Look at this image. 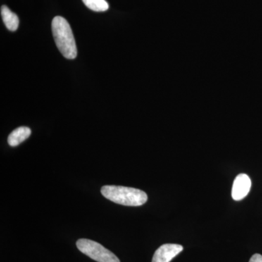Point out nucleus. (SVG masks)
<instances>
[{"label": "nucleus", "mask_w": 262, "mask_h": 262, "mask_svg": "<svg viewBox=\"0 0 262 262\" xmlns=\"http://www.w3.org/2000/svg\"><path fill=\"white\" fill-rule=\"evenodd\" d=\"M82 2L89 9L96 12L106 11L110 8L106 0H82Z\"/></svg>", "instance_id": "8"}, {"label": "nucleus", "mask_w": 262, "mask_h": 262, "mask_svg": "<svg viewBox=\"0 0 262 262\" xmlns=\"http://www.w3.org/2000/svg\"><path fill=\"white\" fill-rule=\"evenodd\" d=\"M79 251L97 262H120L116 255L102 245L89 239H80L77 241Z\"/></svg>", "instance_id": "3"}, {"label": "nucleus", "mask_w": 262, "mask_h": 262, "mask_svg": "<svg viewBox=\"0 0 262 262\" xmlns=\"http://www.w3.org/2000/svg\"><path fill=\"white\" fill-rule=\"evenodd\" d=\"M251 187V181L248 175L239 174L234 179L232 186V196L234 201H241L248 195Z\"/></svg>", "instance_id": "5"}, {"label": "nucleus", "mask_w": 262, "mask_h": 262, "mask_svg": "<svg viewBox=\"0 0 262 262\" xmlns=\"http://www.w3.org/2000/svg\"><path fill=\"white\" fill-rule=\"evenodd\" d=\"M1 15L5 27L8 30L11 32L17 30L19 25L18 15L13 13L6 5H3L1 7Z\"/></svg>", "instance_id": "7"}, {"label": "nucleus", "mask_w": 262, "mask_h": 262, "mask_svg": "<svg viewBox=\"0 0 262 262\" xmlns=\"http://www.w3.org/2000/svg\"><path fill=\"white\" fill-rule=\"evenodd\" d=\"M51 27L55 42L61 54L67 59H75L77 49L70 24L63 17L56 16L53 19Z\"/></svg>", "instance_id": "1"}, {"label": "nucleus", "mask_w": 262, "mask_h": 262, "mask_svg": "<svg viewBox=\"0 0 262 262\" xmlns=\"http://www.w3.org/2000/svg\"><path fill=\"white\" fill-rule=\"evenodd\" d=\"M184 249L179 244H164L155 251L151 262H170Z\"/></svg>", "instance_id": "4"}, {"label": "nucleus", "mask_w": 262, "mask_h": 262, "mask_svg": "<svg viewBox=\"0 0 262 262\" xmlns=\"http://www.w3.org/2000/svg\"><path fill=\"white\" fill-rule=\"evenodd\" d=\"M32 134V130L28 127L22 126L13 130L8 136V142L10 146H16L27 140Z\"/></svg>", "instance_id": "6"}, {"label": "nucleus", "mask_w": 262, "mask_h": 262, "mask_svg": "<svg viewBox=\"0 0 262 262\" xmlns=\"http://www.w3.org/2000/svg\"><path fill=\"white\" fill-rule=\"evenodd\" d=\"M249 262H262V256L261 254L256 253L253 255L252 257L250 259Z\"/></svg>", "instance_id": "9"}, {"label": "nucleus", "mask_w": 262, "mask_h": 262, "mask_svg": "<svg viewBox=\"0 0 262 262\" xmlns=\"http://www.w3.org/2000/svg\"><path fill=\"white\" fill-rule=\"evenodd\" d=\"M101 192L106 199L122 206H140L148 200L144 191L136 188L106 185L101 188Z\"/></svg>", "instance_id": "2"}]
</instances>
